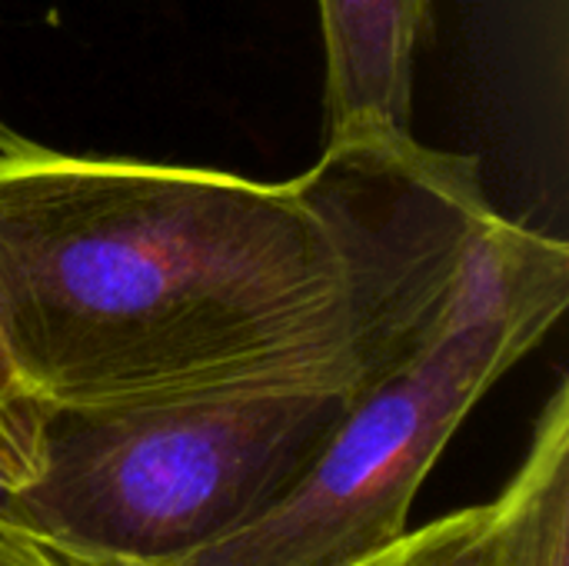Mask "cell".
Segmentation results:
<instances>
[{
	"mask_svg": "<svg viewBox=\"0 0 569 566\" xmlns=\"http://www.w3.org/2000/svg\"><path fill=\"white\" fill-rule=\"evenodd\" d=\"M0 344L43 404L343 380L347 284L297 183L0 147Z\"/></svg>",
	"mask_w": 569,
	"mask_h": 566,
	"instance_id": "obj_1",
	"label": "cell"
},
{
	"mask_svg": "<svg viewBox=\"0 0 569 566\" xmlns=\"http://www.w3.org/2000/svg\"><path fill=\"white\" fill-rule=\"evenodd\" d=\"M343 380L43 404L13 524L83 566L173 564L273 507L347 417Z\"/></svg>",
	"mask_w": 569,
	"mask_h": 566,
	"instance_id": "obj_2",
	"label": "cell"
},
{
	"mask_svg": "<svg viewBox=\"0 0 569 566\" xmlns=\"http://www.w3.org/2000/svg\"><path fill=\"white\" fill-rule=\"evenodd\" d=\"M569 247L500 217L430 344L363 387L307 474L260 517L160 566H363L403 537L413 500L473 407L553 330Z\"/></svg>",
	"mask_w": 569,
	"mask_h": 566,
	"instance_id": "obj_3",
	"label": "cell"
},
{
	"mask_svg": "<svg viewBox=\"0 0 569 566\" xmlns=\"http://www.w3.org/2000/svg\"><path fill=\"white\" fill-rule=\"evenodd\" d=\"M293 183L337 244L363 390L447 324L500 214L473 157L393 127L327 137Z\"/></svg>",
	"mask_w": 569,
	"mask_h": 566,
	"instance_id": "obj_4",
	"label": "cell"
},
{
	"mask_svg": "<svg viewBox=\"0 0 569 566\" xmlns=\"http://www.w3.org/2000/svg\"><path fill=\"white\" fill-rule=\"evenodd\" d=\"M363 566H569V384L543 404L507 487L417 530Z\"/></svg>",
	"mask_w": 569,
	"mask_h": 566,
	"instance_id": "obj_5",
	"label": "cell"
},
{
	"mask_svg": "<svg viewBox=\"0 0 569 566\" xmlns=\"http://www.w3.org/2000/svg\"><path fill=\"white\" fill-rule=\"evenodd\" d=\"M327 57V137L410 130L417 47L430 0H320Z\"/></svg>",
	"mask_w": 569,
	"mask_h": 566,
	"instance_id": "obj_6",
	"label": "cell"
},
{
	"mask_svg": "<svg viewBox=\"0 0 569 566\" xmlns=\"http://www.w3.org/2000/svg\"><path fill=\"white\" fill-rule=\"evenodd\" d=\"M40 400H0V520L13 524L17 494L37 474Z\"/></svg>",
	"mask_w": 569,
	"mask_h": 566,
	"instance_id": "obj_7",
	"label": "cell"
},
{
	"mask_svg": "<svg viewBox=\"0 0 569 566\" xmlns=\"http://www.w3.org/2000/svg\"><path fill=\"white\" fill-rule=\"evenodd\" d=\"M0 566H83L50 540L0 520Z\"/></svg>",
	"mask_w": 569,
	"mask_h": 566,
	"instance_id": "obj_8",
	"label": "cell"
},
{
	"mask_svg": "<svg viewBox=\"0 0 569 566\" xmlns=\"http://www.w3.org/2000/svg\"><path fill=\"white\" fill-rule=\"evenodd\" d=\"M23 397H30V394L20 384V377H17V370H13V364H10V357H7V350L0 344V400H23Z\"/></svg>",
	"mask_w": 569,
	"mask_h": 566,
	"instance_id": "obj_9",
	"label": "cell"
},
{
	"mask_svg": "<svg viewBox=\"0 0 569 566\" xmlns=\"http://www.w3.org/2000/svg\"><path fill=\"white\" fill-rule=\"evenodd\" d=\"M7 133H10V130H3V127H0V147H3V140H7Z\"/></svg>",
	"mask_w": 569,
	"mask_h": 566,
	"instance_id": "obj_10",
	"label": "cell"
}]
</instances>
